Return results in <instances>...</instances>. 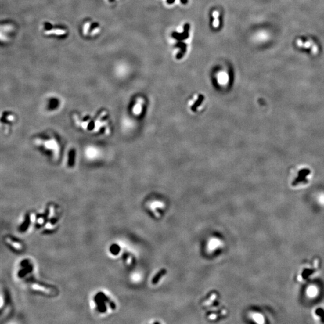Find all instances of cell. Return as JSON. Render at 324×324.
<instances>
[{"instance_id":"cell-3","label":"cell","mask_w":324,"mask_h":324,"mask_svg":"<svg viewBox=\"0 0 324 324\" xmlns=\"http://www.w3.org/2000/svg\"><path fill=\"white\" fill-rule=\"evenodd\" d=\"M90 27L91 26H90V21H88V22H86L84 24V27H83V33H84V34H85L91 28V36L94 35V34H97L99 32V31L100 30V26L99 25V24L97 23L92 22L91 28Z\"/></svg>"},{"instance_id":"cell-5","label":"cell","mask_w":324,"mask_h":324,"mask_svg":"<svg viewBox=\"0 0 324 324\" xmlns=\"http://www.w3.org/2000/svg\"><path fill=\"white\" fill-rule=\"evenodd\" d=\"M189 24H185V26H184V32L183 33H181V34L176 33V32H174L172 34V37H174V38L178 40V41L185 40V39H186L187 38L189 37Z\"/></svg>"},{"instance_id":"cell-8","label":"cell","mask_w":324,"mask_h":324,"mask_svg":"<svg viewBox=\"0 0 324 324\" xmlns=\"http://www.w3.org/2000/svg\"><path fill=\"white\" fill-rule=\"evenodd\" d=\"M176 46L177 47H179L181 48V52L180 53L177 54V58L178 59H180L182 57V56L184 55V54H185V51H186V48H187V46L185 43H183L181 41L178 42V43L176 45Z\"/></svg>"},{"instance_id":"cell-11","label":"cell","mask_w":324,"mask_h":324,"mask_svg":"<svg viewBox=\"0 0 324 324\" xmlns=\"http://www.w3.org/2000/svg\"><path fill=\"white\" fill-rule=\"evenodd\" d=\"M175 1V0H167V2L168 4H172L174 3V2Z\"/></svg>"},{"instance_id":"cell-6","label":"cell","mask_w":324,"mask_h":324,"mask_svg":"<svg viewBox=\"0 0 324 324\" xmlns=\"http://www.w3.org/2000/svg\"><path fill=\"white\" fill-rule=\"evenodd\" d=\"M144 101L142 99H139L133 108V112L135 115H139L141 113Z\"/></svg>"},{"instance_id":"cell-2","label":"cell","mask_w":324,"mask_h":324,"mask_svg":"<svg viewBox=\"0 0 324 324\" xmlns=\"http://www.w3.org/2000/svg\"><path fill=\"white\" fill-rule=\"evenodd\" d=\"M296 44L297 46L299 48H305V49H310L312 54L314 55L318 54L319 52L318 46L315 43V42H313L311 40L304 41L303 40L301 39H298L296 41Z\"/></svg>"},{"instance_id":"cell-10","label":"cell","mask_w":324,"mask_h":324,"mask_svg":"<svg viewBox=\"0 0 324 324\" xmlns=\"http://www.w3.org/2000/svg\"><path fill=\"white\" fill-rule=\"evenodd\" d=\"M317 293H318V291H317L316 288L315 287H310L309 288L308 291V293L309 296L312 297H313L314 296H316Z\"/></svg>"},{"instance_id":"cell-1","label":"cell","mask_w":324,"mask_h":324,"mask_svg":"<svg viewBox=\"0 0 324 324\" xmlns=\"http://www.w3.org/2000/svg\"><path fill=\"white\" fill-rule=\"evenodd\" d=\"M34 144L38 146H42L45 149L51 151L55 159L58 158L59 154V145L57 141L54 138L48 139L36 138L34 140Z\"/></svg>"},{"instance_id":"cell-9","label":"cell","mask_w":324,"mask_h":324,"mask_svg":"<svg viewBox=\"0 0 324 324\" xmlns=\"http://www.w3.org/2000/svg\"><path fill=\"white\" fill-rule=\"evenodd\" d=\"M316 314L321 318L322 322H324V310L323 308H318L316 310Z\"/></svg>"},{"instance_id":"cell-4","label":"cell","mask_w":324,"mask_h":324,"mask_svg":"<svg viewBox=\"0 0 324 324\" xmlns=\"http://www.w3.org/2000/svg\"><path fill=\"white\" fill-rule=\"evenodd\" d=\"M45 33L46 34L49 35V34H55L58 36H61L66 34V31L64 30L63 28H54L52 29L51 27H48V26H45Z\"/></svg>"},{"instance_id":"cell-12","label":"cell","mask_w":324,"mask_h":324,"mask_svg":"<svg viewBox=\"0 0 324 324\" xmlns=\"http://www.w3.org/2000/svg\"><path fill=\"white\" fill-rule=\"evenodd\" d=\"M181 1L184 4H185L187 2V0H181Z\"/></svg>"},{"instance_id":"cell-7","label":"cell","mask_w":324,"mask_h":324,"mask_svg":"<svg viewBox=\"0 0 324 324\" xmlns=\"http://www.w3.org/2000/svg\"><path fill=\"white\" fill-rule=\"evenodd\" d=\"M166 273H167L166 269H165V268L161 269L155 275V276L153 278L152 281H151V283L153 285H156L159 282V280H160V279L162 278V277L164 276Z\"/></svg>"}]
</instances>
